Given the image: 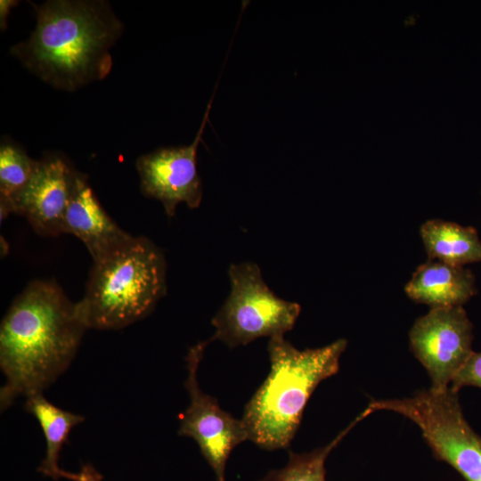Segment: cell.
Returning <instances> with one entry per match:
<instances>
[{"instance_id":"obj_13","label":"cell","mask_w":481,"mask_h":481,"mask_svg":"<svg viewBox=\"0 0 481 481\" xmlns=\"http://www.w3.org/2000/svg\"><path fill=\"white\" fill-rule=\"evenodd\" d=\"M25 409L37 420L45 437V456L37 470L53 479L67 478L75 481L77 473L73 474L61 469L58 465V460L70 430L81 423L84 417L58 408L45 398L43 393L27 397Z\"/></svg>"},{"instance_id":"obj_2","label":"cell","mask_w":481,"mask_h":481,"mask_svg":"<svg viewBox=\"0 0 481 481\" xmlns=\"http://www.w3.org/2000/svg\"><path fill=\"white\" fill-rule=\"evenodd\" d=\"M37 26L11 53L56 89L76 91L102 80L112 67L110 48L123 26L104 1H47L34 5Z\"/></svg>"},{"instance_id":"obj_7","label":"cell","mask_w":481,"mask_h":481,"mask_svg":"<svg viewBox=\"0 0 481 481\" xmlns=\"http://www.w3.org/2000/svg\"><path fill=\"white\" fill-rule=\"evenodd\" d=\"M208 343L195 345L186 356L188 376L184 387L190 404L180 414L178 435L192 438L214 470L216 481H225V467L231 452L249 440V436L241 420L224 411L215 397L200 387L198 368Z\"/></svg>"},{"instance_id":"obj_16","label":"cell","mask_w":481,"mask_h":481,"mask_svg":"<svg viewBox=\"0 0 481 481\" xmlns=\"http://www.w3.org/2000/svg\"><path fill=\"white\" fill-rule=\"evenodd\" d=\"M38 160H35L20 147L4 143L0 148V208L28 183Z\"/></svg>"},{"instance_id":"obj_4","label":"cell","mask_w":481,"mask_h":481,"mask_svg":"<svg viewBox=\"0 0 481 481\" xmlns=\"http://www.w3.org/2000/svg\"><path fill=\"white\" fill-rule=\"evenodd\" d=\"M166 293V263L144 237L94 262L86 293L76 303L86 328L114 330L147 315Z\"/></svg>"},{"instance_id":"obj_12","label":"cell","mask_w":481,"mask_h":481,"mask_svg":"<svg viewBox=\"0 0 481 481\" xmlns=\"http://www.w3.org/2000/svg\"><path fill=\"white\" fill-rule=\"evenodd\" d=\"M405 291L431 308L462 306L476 293L475 278L463 266L432 259L418 267Z\"/></svg>"},{"instance_id":"obj_11","label":"cell","mask_w":481,"mask_h":481,"mask_svg":"<svg viewBox=\"0 0 481 481\" xmlns=\"http://www.w3.org/2000/svg\"><path fill=\"white\" fill-rule=\"evenodd\" d=\"M61 229L62 232L71 233L84 242L94 262L118 250L134 237L109 216L94 196L86 177L78 172Z\"/></svg>"},{"instance_id":"obj_3","label":"cell","mask_w":481,"mask_h":481,"mask_svg":"<svg viewBox=\"0 0 481 481\" xmlns=\"http://www.w3.org/2000/svg\"><path fill=\"white\" fill-rule=\"evenodd\" d=\"M346 339L319 348L297 349L284 336L269 339L271 370L245 406L241 420L249 441L267 451L289 448L317 386L339 370Z\"/></svg>"},{"instance_id":"obj_10","label":"cell","mask_w":481,"mask_h":481,"mask_svg":"<svg viewBox=\"0 0 481 481\" xmlns=\"http://www.w3.org/2000/svg\"><path fill=\"white\" fill-rule=\"evenodd\" d=\"M77 173L59 156L50 155L38 160L25 187L5 208H0L1 220L10 213H17L25 216L39 234L62 233V220Z\"/></svg>"},{"instance_id":"obj_14","label":"cell","mask_w":481,"mask_h":481,"mask_svg":"<svg viewBox=\"0 0 481 481\" xmlns=\"http://www.w3.org/2000/svg\"><path fill=\"white\" fill-rule=\"evenodd\" d=\"M420 234L430 259L457 266L481 262V241L473 227L430 220Z\"/></svg>"},{"instance_id":"obj_1","label":"cell","mask_w":481,"mask_h":481,"mask_svg":"<svg viewBox=\"0 0 481 481\" xmlns=\"http://www.w3.org/2000/svg\"><path fill=\"white\" fill-rule=\"evenodd\" d=\"M77 304L57 283L34 281L14 299L0 327L4 411L43 391L69 367L86 330Z\"/></svg>"},{"instance_id":"obj_15","label":"cell","mask_w":481,"mask_h":481,"mask_svg":"<svg viewBox=\"0 0 481 481\" xmlns=\"http://www.w3.org/2000/svg\"><path fill=\"white\" fill-rule=\"evenodd\" d=\"M362 420L358 416L327 445L309 452H289V461L281 469H273L259 481H326L325 461L333 448L350 429Z\"/></svg>"},{"instance_id":"obj_6","label":"cell","mask_w":481,"mask_h":481,"mask_svg":"<svg viewBox=\"0 0 481 481\" xmlns=\"http://www.w3.org/2000/svg\"><path fill=\"white\" fill-rule=\"evenodd\" d=\"M232 290L212 319L214 339L230 347L245 346L262 338L284 336L300 314V306L279 298L265 283L259 267L253 263L232 265Z\"/></svg>"},{"instance_id":"obj_8","label":"cell","mask_w":481,"mask_h":481,"mask_svg":"<svg viewBox=\"0 0 481 481\" xmlns=\"http://www.w3.org/2000/svg\"><path fill=\"white\" fill-rule=\"evenodd\" d=\"M409 337L435 390L448 388L473 354L472 323L462 306L431 308L415 321Z\"/></svg>"},{"instance_id":"obj_18","label":"cell","mask_w":481,"mask_h":481,"mask_svg":"<svg viewBox=\"0 0 481 481\" xmlns=\"http://www.w3.org/2000/svg\"><path fill=\"white\" fill-rule=\"evenodd\" d=\"M102 476L91 464L83 465L75 481H102Z\"/></svg>"},{"instance_id":"obj_19","label":"cell","mask_w":481,"mask_h":481,"mask_svg":"<svg viewBox=\"0 0 481 481\" xmlns=\"http://www.w3.org/2000/svg\"><path fill=\"white\" fill-rule=\"evenodd\" d=\"M17 4V2L16 1H10V0H2L0 2V24H1V28L2 29H4L5 26H6V18H7V14L9 13V11L11 10V8Z\"/></svg>"},{"instance_id":"obj_5","label":"cell","mask_w":481,"mask_h":481,"mask_svg":"<svg viewBox=\"0 0 481 481\" xmlns=\"http://www.w3.org/2000/svg\"><path fill=\"white\" fill-rule=\"evenodd\" d=\"M401 414L419 428L434 456L450 465L464 481H481V436L466 420L458 392L431 387L403 399L372 400L363 411Z\"/></svg>"},{"instance_id":"obj_17","label":"cell","mask_w":481,"mask_h":481,"mask_svg":"<svg viewBox=\"0 0 481 481\" xmlns=\"http://www.w3.org/2000/svg\"><path fill=\"white\" fill-rule=\"evenodd\" d=\"M467 386L481 388V353L473 352L452 379L450 387L459 392L461 387Z\"/></svg>"},{"instance_id":"obj_9","label":"cell","mask_w":481,"mask_h":481,"mask_svg":"<svg viewBox=\"0 0 481 481\" xmlns=\"http://www.w3.org/2000/svg\"><path fill=\"white\" fill-rule=\"evenodd\" d=\"M212 101L213 97L191 144L159 148L141 156L136 161L143 193L159 200L168 216H175V208L181 202L186 203L191 208H198L201 202L203 190L197 170V150Z\"/></svg>"}]
</instances>
